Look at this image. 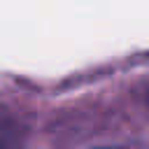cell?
<instances>
[{
    "instance_id": "obj_1",
    "label": "cell",
    "mask_w": 149,
    "mask_h": 149,
    "mask_svg": "<svg viewBox=\"0 0 149 149\" xmlns=\"http://www.w3.org/2000/svg\"><path fill=\"white\" fill-rule=\"evenodd\" d=\"M95 149H119V147H95Z\"/></svg>"
}]
</instances>
